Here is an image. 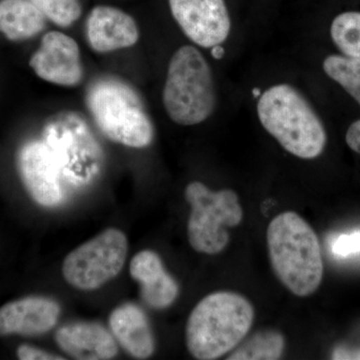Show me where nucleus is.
Here are the masks:
<instances>
[{
	"mask_svg": "<svg viewBox=\"0 0 360 360\" xmlns=\"http://www.w3.org/2000/svg\"><path fill=\"white\" fill-rule=\"evenodd\" d=\"M272 270L293 295L305 297L319 290L323 262L319 238L300 214L285 212L270 221L266 231Z\"/></svg>",
	"mask_w": 360,
	"mask_h": 360,
	"instance_id": "f257e3e1",
	"label": "nucleus"
},
{
	"mask_svg": "<svg viewBox=\"0 0 360 360\" xmlns=\"http://www.w3.org/2000/svg\"><path fill=\"white\" fill-rule=\"evenodd\" d=\"M250 300L232 291L205 296L194 307L186 329V347L194 359L213 360L238 347L255 321Z\"/></svg>",
	"mask_w": 360,
	"mask_h": 360,
	"instance_id": "f03ea898",
	"label": "nucleus"
},
{
	"mask_svg": "<svg viewBox=\"0 0 360 360\" xmlns=\"http://www.w3.org/2000/svg\"><path fill=\"white\" fill-rule=\"evenodd\" d=\"M260 123L288 153L314 160L326 146L321 118L304 96L290 84L269 87L257 103Z\"/></svg>",
	"mask_w": 360,
	"mask_h": 360,
	"instance_id": "7ed1b4c3",
	"label": "nucleus"
},
{
	"mask_svg": "<svg viewBox=\"0 0 360 360\" xmlns=\"http://www.w3.org/2000/svg\"><path fill=\"white\" fill-rule=\"evenodd\" d=\"M162 97L168 116L177 124H198L212 115L217 104L212 72L198 49L186 45L175 51Z\"/></svg>",
	"mask_w": 360,
	"mask_h": 360,
	"instance_id": "20e7f679",
	"label": "nucleus"
},
{
	"mask_svg": "<svg viewBox=\"0 0 360 360\" xmlns=\"http://www.w3.org/2000/svg\"><path fill=\"white\" fill-rule=\"evenodd\" d=\"M86 103L97 127L110 141L132 148L153 142V123L129 84L113 78L97 82L90 87Z\"/></svg>",
	"mask_w": 360,
	"mask_h": 360,
	"instance_id": "39448f33",
	"label": "nucleus"
},
{
	"mask_svg": "<svg viewBox=\"0 0 360 360\" xmlns=\"http://www.w3.org/2000/svg\"><path fill=\"white\" fill-rule=\"evenodd\" d=\"M184 196L191 207L187 236L191 248L205 255H217L229 243L227 229L241 224L243 210L231 189L212 191L202 182L186 186Z\"/></svg>",
	"mask_w": 360,
	"mask_h": 360,
	"instance_id": "423d86ee",
	"label": "nucleus"
},
{
	"mask_svg": "<svg viewBox=\"0 0 360 360\" xmlns=\"http://www.w3.org/2000/svg\"><path fill=\"white\" fill-rule=\"evenodd\" d=\"M127 250L125 234L116 229H106L71 251L63 262V277L77 290H96L122 271Z\"/></svg>",
	"mask_w": 360,
	"mask_h": 360,
	"instance_id": "0eeeda50",
	"label": "nucleus"
},
{
	"mask_svg": "<svg viewBox=\"0 0 360 360\" xmlns=\"http://www.w3.org/2000/svg\"><path fill=\"white\" fill-rule=\"evenodd\" d=\"M170 11L182 32L205 49L224 44L231 21L224 0H169Z\"/></svg>",
	"mask_w": 360,
	"mask_h": 360,
	"instance_id": "6e6552de",
	"label": "nucleus"
},
{
	"mask_svg": "<svg viewBox=\"0 0 360 360\" xmlns=\"http://www.w3.org/2000/svg\"><path fill=\"white\" fill-rule=\"evenodd\" d=\"M30 65L37 77L60 86H75L84 77L79 47L72 37L63 32L44 34Z\"/></svg>",
	"mask_w": 360,
	"mask_h": 360,
	"instance_id": "1a4fd4ad",
	"label": "nucleus"
},
{
	"mask_svg": "<svg viewBox=\"0 0 360 360\" xmlns=\"http://www.w3.org/2000/svg\"><path fill=\"white\" fill-rule=\"evenodd\" d=\"M18 172L26 191L35 202L46 207L58 205L61 200L58 161L45 142L32 141L20 149Z\"/></svg>",
	"mask_w": 360,
	"mask_h": 360,
	"instance_id": "9d476101",
	"label": "nucleus"
},
{
	"mask_svg": "<svg viewBox=\"0 0 360 360\" xmlns=\"http://www.w3.org/2000/svg\"><path fill=\"white\" fill-rule=\"evenodd\" d=\"M60 307L51 298L30 296L0 307V335L34 336L51 330L58 321Z\"/></svg>",
	"mask_w": 360,
	"mask_h": 360,
	"instance_id": "9b49d317",
	"label": "nucleus"
},
{
	"mask_svg": "<svg viewBox=\"0 0 360 360\" xmlns=\"http://www.w3.org/2000/svg\"><path fill=\"white\" fill-rule=\"evenodd\" d=\"M90 47L99 53L129 49L139 39L136 22L129 14L115 7L101 6L92 9L86 21Z\"/></svg>",
	"mask_w": 360,
	"mask_h": 360,
	"instance_id": "f8f14e48",
	"label": "nucleus"
},
{
	"mask_svg": "<svg viewBox=\"0 0 360 360\" xmlns=\"http://www.w3.org/2000/svg\"><path fill=\"white\" fill-rule=\"evenodd\" d=\"M56 343L66 354L79 360L111 359L117 354L115 336L101 324L75 322L58 329Z\"/></svg>",
	"mask_w": 360,
	"mask_h": 360,
	"instance_id": "ddd939ff",
	"label": "nucleus"
},
{
	"mask_svg": "<svg viewBox=\"0 0 360 360\" xmlns=\"http://www.w3.org/2000/svg\"><path fill=\"white\" fill-rule=\"evenodd\" d=\"M132 278L141 285V297L155 309H167L179 295L176 281L165 271L158 253L143 250L137 253L129 265Z\"/></svg>",
	"mask_w": 360,
	"mask_h": 360,
	"instance_id": "4468645a",
	"label": "nucleus"
},
{
	"mask_svg": "<svg viewBox=\"0 0 360 360\" xmlns=\"http://www.w3.org/2000/svg\"><path fill=\"white\" fill-rule=\"evenodd\" d=\"M111 333L120 347L137 359H146L155 352V343L148 317L141 307L125 303L110 316Z\"/></svg>",
	"mask_w": 360,
	"mask_h": 360,
	"instance_id": "2eb2a0df",
	"label": "nucleus"
},
{
	"mask_svg": "<svg viewBox=\"0 0 360 360\" xmlns=\"http://www.w3.org/2000/svg\"><path fill=\"white\" fill-rule=\"evenodd\" d=\"M45 20L32 0L0 1V32L9 40L32 39L44 30Z\"/></svg>",
	"mask_w": 360,
	"mask_h": 360,
	"instance_id": "dca6fc26",
	"label": "nucleus"
},
{
	"mask_svg": "<svg viewBox=\"0 0 360 360\" xmlns=\"http://www.w3.org/2000/svg\"><path fill=\"white\" fill-rule=\"evenodd\" d=\"M285 340L281 331L264 329L241 341L229 354V360H276L283 356Z\"/></svg>",
	"mask_w": 360,
	"mask_h": 360,
	"instance_id": "f3484780",
	"label": "nucleus"
},
{
	"mask_svg": "<svg viewBox=\"0 0 360 360\" xmlns=\"http://www.w3.org/2000/svg\"><path fill=\"white\" fill-rule=\"evenodd\" d=\"M323 70L345 89L360 105V59L347 56H329L324 59Z\"/></svg>",
	"mask_w": 360,
	"mask_h": 360,
	"instance_id": "a211bd4d",
	"label": "nucleus"
},
{
	"mask_svg": "<svg viewBox=\"0 0 360 360\" xmlns=\"http://www.w3.org/2000/svg\"><path fill=\"white\" fill-rule=\"evenodd\" d=\"M330 35L345 56L360 59V13L347 11L336 16Z\"/></svg>",
	"mask_w": 360,
	"mask_h": 360,
	"instance_id": "6ab92c4d",
	"label": "nucleus"
},
{
	"mask_svg": "<svg viewBox=\"0 0 360 360\" xmlns=\"http://www.w3.org/2000/svg\"><path fill=\"white\" fill-rule=\"evenodd\" d=\"M45 18L61 27L73 25L82 15L78 0H32Z\"/></svg>",
	"mask_w": 360,
	"mask_h": 360,
	"instance_id": "aec40b11",
	"label": "nucleus"
},
{
	"mask_svg": "<svg viewBox=\"0 0 360 360\" xmlns=\"http://www.w3.org/2000/svg\"><path fill=\"white\" fill-rule=\"evenodd\" d=\"M331 251L338 257L360 255V231L336 236L331 243Z\"/></svg>",
	"mask_w": 360,
	"mask_h": 360,
	"instance_id": "412c9836",
	"label": "nucleus"
},
{
	"mask_svg": "<svg viewBox=\"0 0 360 360\" xmlns=\"http://www.w3.org/2000/svg\"><path fill=\"white\" fill-rule=\"evenodd\" d=\"M18 359L20 360H63L65 357L58 356V355L49 354V352H44V350L39 349L30 347V345H20L18 347Z\"/></svg>",
	"mask_w": 360,
	"mask_h": 360,
	"instance_id": "4be33fe9",
	"label": "nucleus"
},
{
	"mask_svg": "<svg viewBox=\"0 0 360 360\" xmlns=\"http://www.w3.org/2000/svg\"><path fill=\"white\" fill-rule=\"evenodd\" d=\"M345 141L352 150L360 155V120L350 125L349 129H347Z\"/></svg>",
	"mask_w": 360,
	"mask_h": 360,
	"instance_id": "5701e85b",
	"label": "nucleus"
},
{
	"mask_svg": "<svg viewBox=\"0 0 360 360\" xmlns=\"http://www.w3.org/2000/svg\"><path fill=\"white\" fill-rule=\"evenodd\" d=\"M212 49H213L212 53L213 58L219 59L221 58L222 56H224V49H222V47L220 46V45H217V46L212 47Z\"/></svg>",
	"mask_w": 360,
	"mask_h": 360,
	"instance_id": "b1692460",
	"label": "nucleus"
},
{
	"mask_svg": "<svg viewBox=\"0 0 360 360\" xmlns=\"http://www.w3.org/2000/svg\"><path fill=\"white\" fill-rule=\"evenodd\" d=\"M253 94H255V96H262V94H260L259 89H255V91H253Z\"/></svg>",
	"mask_w": 360,
	"mask_h": 360,
	"instance_id": "393cba45",
	"label": "nucleus"
}]
</instances>
